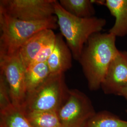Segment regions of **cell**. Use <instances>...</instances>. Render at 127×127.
Listing matches in <instances>:
<instances>
[{
    "label": "cell",
    "mask_w": 127,
    "mask_h": 127,
    "mask_svg": "<svg viewBox=\"0 0 127 127\" xmlns=\"http://www.w3.org/2000/svg\"><path fill=\"white\" fill-rule=\"evenodd\" d=\"M116 39L109 32H99L92 35L84 46L78 61L90 90L101 88L109 65L119 51Z\"/></svg>",
    "instance_id": "obj_1"
},
{
    "label": "cell",
    "mask_w": 127,
    "mask_h": 127,
    "mask_svg": "<svg viewBox=\"0 0 127 127\" xmlns=\"http://www.w3.org/2000/svg\"><path fill=\"white\" fill-rule=\"evenodd\" d=\"M55 10L61 34L65 39L73 59L78 61L90 37L101 32L106 20L95 16L88 18L74 16L64 9L58 0L55 3Z\"/></svg>",
    "instance_id": "obj_2"
},
{
    "label": "cell",
    "mask_w": 127,
    "mask_h": 127,
    "mask_svg": "<svg viewBox=\"0 0 127 127\" xmlns=\"http://www.w3.org/2000/svg\"><path fill=\"white\" fill-rule=\"evenodd\" d=\"M58 27L56 15L38 21H27L14 18L0 10V57L19 51L22 46L37 32Z\"/></svg>",
    "instance_id": "obj_3"
},
{
    "label": "cell",
    "mask_w": 127,
    "mask_h": 127,
    "mask_svg": "<svg viewBox=\"0 0 127 127\" xmlns=\"http://www.w3.org/2000/svg\"><path fill=\"white\" fill-rule=\"evenodd\" d=\"M69 91L64 73L50 74L39 86L27 94L25 109L58 112L67 99Z\"/></svg>",
    "instance_id": "obj_4"
},
{
    "label": "cell",
    "mask_w": 127,
    "mask_h": 127,
    "mask_svg": "<svg viewBox=\"0 0 127 127\" xmlns=\"http://www.w3.org/2000/svg\"><path fill=\"white\" fill-rule=\"evenodd\" d=\"M95 113L90 98L77 89H70L67 99L58 112L62 127H86Z\"/></svg>",
    "instance_id": "obj_5"
},
{
    "label": "cell",
    "mask_w": 127,
    "mask_h": 127,
    "mask_svg": "<svg viewBox=\"0 0 127 127\" xmlns=\"http://www.w3.org/2000/svg\"><path fill=\"white\" fill-rule=\"evenodd\" d=\"M56 0H0V10L27 21H38L55 15Z\"/></svg>",
    "instance_id": "obj_6"
},
{
    "label": "cell",
    "mask_w": 127,
    "mask_h": 127,
    "mask_svg": "<svg viewBox=\"0 0 127 127\" xmlns=\"http://www.w3.org/2000/svg\"><path fill=\"white\" fill-rule=\"evenodd\" d=\"M25 72L18 52L0 57V73L7 82L12 104L23 108L27 95Z\"/></svg>",
    "instance_id": "obj_7"
},
{
    "label": "cell",
    "mask_w": 127,
    "mask_h": 127,
    "mask_svg": "<svg viewBox=\"0 0 127 127\" xmlns=\"http://www.w3.org/2000/svg\"><path fill=\"white\" fill-rule=\"evenodd\" d=\"M127 85V51L119 50L112 61L101 88L104 94L119 95Z\"/></svg>",
    "instance_id": "obj_8"
},
{
    "label": "cell",
    "mask_w": 127,
    "mask_h": 127,
    "mask_svg": "<svg viewBox=\"0 0 127 127\" xmlns=\"http://www.w3.org/2000/svg\"><path fill=\"white\" fill-rule=\"evenodd\" d=\"M56 36L52 29H46L37 32L20 48L18 53L26 69L31 64L44 46Z\"/></svg>",
    "instance_id": "obj_9"
},
{
    "label": "cell",
    "mask_w": 127,
    "mask_h": 127,
    "mask_svg": "<svg viewBox=\"0 0 127 127\" xmlns=\"http://www.w3.org/2000/svg\"><path fill=\"white\" fill-rule=\"evenodd\" d=\"M73 55L61 33L56 34L54 48L47 61L50 74L64 73L72 66Z\"/></svg>",
    "instance_id": "obj_10"
},
{
    "label": "cell",
    "mask_w": 127,
    "mask_h": 127,
    "mask_svg": "<svg viewBox=\"0 0 127 127\" xmlns=\"http://www.w3.org/2000/svg\"><path fill=\"white\" fill-rule=\"evenodd\" d=\"M103 5L115 18L114 25L109 32L115 36L127 35V0H106Z\"/></svg>",
    "instance_id": "obj_11"
},
{
    "label": "cell",
    "mask_w": 127,
    "mask_h": 127,
    "mask_svg": "<svg viewBox=\"0 0 127 127\" xmlns=\"http://www.w3.org/2000/svg\"><path fill=\"white\" fill-rule=\"evenodd\" d=\"M0 127H32L26 115L25 109L13 104L0 110Z\"/></svg>",
    "instance_id": "obj_12"
},
{
    "label": "cell",
    "mask_w": 127,
    "mask_h": 127,
    "mask_svg": "<svg viewBox=\"0 0 127 127\" xmlns=\"http://www.w3.org/2000/svg\"><path fill=\"white\" fill-rule=\"evenodd\" d=\"M50 74L47 62L30 64L25 72L27 94L39 86Z\"/></svg>",
    "instance_id": "obj_13"
},
{
    "label": "cell",
    "mask_w": 127,
    "mask_h": 127,
    "mask_svg": "<svg viewBox=\"0 0 127 127\" xmlns=\"http://www.w3.org/2000/svg\"><path fill=\"white\" fill-rule=\"evenodd\" d=\"M59 1L64 9L78 18H91L95 14L93 0H60Z\"/></svg>",
    "instance_id": "obj_14"
},
{
    "label": "cell",
    "mask_w": 127,
    "mask_h": 127,
    "mask_svg": "<svg viewBox=\"0 0 127 127\" xmlns=\"http://www.w3.org/2000/svg\"><path fill=\"white\" fill-rule=\"evenodd\" d=\"M25 112L32 127H62L58 112L26 110Z\"/></svg>",
    "instance_id": "obj_15"
},
{
    "label": "cell",
    "mask_w": 127,
    "mask_h": 127,
    "mask_svg": "<svg viewBox=\"0 0 127 127\" xmlns=\"http://www.w3.org/2000/svg\"><path fill=\"white\" fill-rule=\"evenodd\" d=\"M86 127H127V121L107 111L96 112Z\"/></svg>",
    "instance_id": "obj_16"
},
{
    "label": "cell",
    "mask_w": 127,
    "mask_h": 127,
    "mask_svg": "<svg viewBox=\"0 0 127 127\" xmlns=\"http://www.w3.org/2000/svg\"><path fill=\"white\" fill-rule=\"evenodd\" d=\"M11 104L7 82L4 75L0 73V110L4 109Z\"/></svg>",
    "instance_id": "obj_17"
},
{
    "label": "cell",
    "mask_w": 127,
    "mask_h": 127,
    "mask_svg": "<svg viewBox=\"0 0 127 127\" xmlns=\"http://www.w3.org/2000/svg\"><path fill=\"white\" fill-rule=\"evenodd\" d=\"M56 37L50 40L36 56L31 64L47 62L54 48Z\"/></svg>",
    "instance_id": "obj_18"
},
{
    "label": "cell",
    "mask_w": 127,
    "mask_h": 127,
    "mask_svg": "<svg viewBox=\"0 0 127 127\" xmlns=\"http://www.w3.org/2000/svg\"><path fill=\"white\" fill-rule=\"evenodd\" d=\"M118 95L123 97L127 102V85L123 89Z\"/></svg>",
    "instance_id": "obj_19"
},
{
    "label": "cell",
    "mask_w": 127,
    "mask_h": 127,
    "mask_svg": "<svg viewBox=\"0 0 127 127\" xmlns=\"http://www.w3.org/2000/svg\"><path fill=\"white\" fill-rule=\"evenodd\" d=\"M126 113H127V110H126Z\"/></svg>",
    "instance_id": "obj_20"
}]
</instances>
